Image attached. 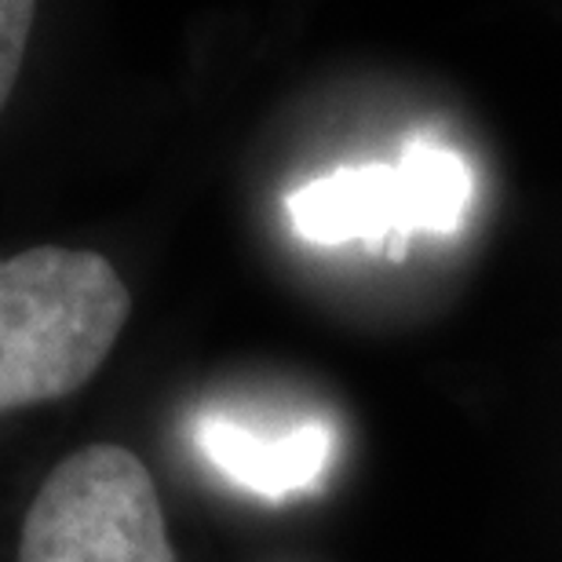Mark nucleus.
I'll return each mask as SVG.
<instances>
[{
    "label": "nucleus",
    "mask_w": 562,
    "mask_h": 562,
    "mask_svg": "<svg viewBox=\"0 0 562 562\" xmlns=\"http://www.w3.org/2000/svg\"><path fill=\"white\" fill-rule=\"evenodd\" d=\"M128 314L132 296L106 256L59 245L0 256V413L81 391Z\"/></svg>",
    "instance_id": "nucleus-1"
},
{
    "label": "nucleus",
    "mask_w": 562,
    "mask_h": 562,
    "mask_svg": "<svg viewBox=\"0 0 562 562\" xmlns=\"http://www.w3.org/2000/svg\"><path fill=\"white\" fill-rule=\"evenodd\" d=\"M19 562H176L143 460L110 442L66 457L30 504Z\"/></svg>",
    "instance_id": "nucleus-2"
},
{
    "label": "nucleus",
    "mask_w": 562,
    "mask_h": 562,
    "mask_svg": "<svg viewBox=\"0 0 562 562\" xmlns=\"http://www.w3.org/2000/svg\"><path fill=\"white\" fill-rule=\"evenodd\" d=\"M471 198L475 176L464 157L438 143H409L398 161L344 165L292 190L289 220L311 245L380 249L409 234H453Z\"/></svg>",
    "instance_id": "nucleus-3"
},
{
    "label": "nucleus",
    "mask_w": 562,
    "mask_h": 562,
    "mask_svg": "<svg viewBox=\"0 0 562 562\" xmlns=\"http://www.w3.org/2000/svg\"><path fill=\"white\" fill-rule=\"evenodd\" d=\"M194 442L220 475L267 501L314 490L336 453V435L325 420L260 431L238 417H205L194 427Z\"/></svg>",
    "instance_id": "nucleus-4"
},
{
    "label": "nucleus",
    "mask_w": 562,
    "mask_h": 562,
    "mask_svg": "<svg viewBox=\"0 0 562 562\" xmlns=\"http://www.w3.org/2000/svg\"><path fill=\"white\" fill-rule=\"evenodd\" d=\"M33 19H37V4L30 0H0V110L19 81Z\"/></svg>",
    "instance_id": "nucleus-5"
}]
</instances>
